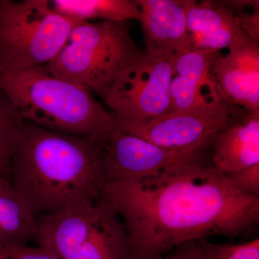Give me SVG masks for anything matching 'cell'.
Here are the masks:
<instances>
[{"mask_svg":"<svg viewBox=\"0 0 259 259\" xmlns=\"http://www.w3.org/2000/svg\"><path fill=\"white\" fill-rule=\"evenodd\" d=\"M100 196L123 223L128 259L160 258L211 236L233 238L259 220V198L237 190L209 159L109 182Z\"/></svg>","mask_w":259,"mask_h":259,"instance_id":"cell-1","label":"cell"},{"mask_svg":"<svg viewBox=\"0 0 259 259\" xmlns=\"http://www.w3.org/2000/svg\"><path fill=\"white\" fill-rule=\"evenodd\" d=\"M106 136H74L20 122L13 146L11 184L35 217L100 198L106 185Z\"/></svg>","mask_w":259,"mask_h":259,"instance_id":"cell-2","label":"cell"},{"mask_svg":"<svg viewBox=\"0 0 259 259\" xmlns=\"http://www.w3.org/2000/svg\"><path fill=\"white\" fill-rule=\"evenodd\" d=\"M0 90L22 121L61 134L106 136L115 123L93 93L51 73L45 66L0 67Z\"/></svg>","mask_w":259,"mask_h":259,"instance_id":"cell-3","label":"cell"},{"mask_svg":"<svg viewBox=\"0 0 259 259\" xmlns=\"http://www.w3.org/2000/svg\"><path fill=\"white\" fill-rule=\"evenodd\" d=\"M142 53L125 22L81 21L57 56L45 66L103 100L116 77Z\"/></svg>","mask_w":259,"mask_h":259,"instance_id":"cell-4","label":"cell"},{"mask_svg":"<svg viewBox=\"0 0 259 259\" xmlns=\"http://www.w3.org/2000/svg\"><path fill=\"white\" fill-rule=\"evenodd\" d=\"M36 220L37 245L62 259H128L123 223L101 196Z\"/></svg>","mask_w":259,"mask_h":259,"instance_id":"cell-5","label":"cell"},{"mask_svg":"<svg viewBox=\"0 0 259 259\" xmlns=\"http://www.w3.org/2000/svg\"><path fill=\"white\" fill-rule=\"evenodd\" d=\"M79 22L56 12L49 0H0V67L50 64Z\"/></svg>","mask_w":259,"mask_h":259,"instance_id":"cell-6","label":"cell"},{"mask_svg":"<svg viewBox=\"0 0 259 259\" xmlns=\"http://www.w3.org/2000/svg\"><path fill=\"white\" fill-rule=\"evenodd\" d=\"M175 56L143 50L112 83L103 101L122 118L147 120L171 111Z\"/></svg>","mask_w":259,"mask_h":259,"instance_id":"cell-7","label":"cell"},{"mask_svg":"<svg viewBox=\"0 0 259 259\" xmlns=\"http://www.w3.org/2000/svg\"><path fill=\"white\" fill-rule=\"evenodd\" d=\"M103 144V173L106 184L155 176L182 165L208 160L210 153V150L166 149L126 133L117 125L105 136Z\"/></svg>","mask_w":259,"mask_h":259,"instance_id":"cell-8","label":"cell"},{"mask_svg":"<svg viewBox=\"0 0 259 259\" xmlns=\"http://www.w3.org/2000/svg\"><path fill=\"white\" fill-rule=\"evenodd\" d=\"M215 53L191 48L175 56L170 112L233 118L248 112L231 105L221 95L212 70Z\"/></svg>","mask_w":259,"mask_h":259,"instance_id":"cell-9","label":"cell"},{"mask_svg":"<svg viewBox=\"0 0 259 259\" xmlns=\"http://www.w3.org/2000/svg\"><path fill=\"white\" fill-rule=\"evenodd\" d=\"M110 115L122 131L162 148L181 151H209L217 135L232 121L242 117H204L169 112L150 120H135L112 112Z\"/></svg>","mask_w":259,"mask_h":259,"instance_id":"cell-10","label":"cell"},{"mask_svg":"<svg viewBox=\"0 0 259 259\" xmlns=\"http://www.w3.org/2000/svg\"><path fill=\"white\" fill-rule=\"evenodd\" d=\"M222 56L214 54L212 70L223 98L247 111H259V41L246 34Z\"/></svg>","mask_w":259,"mask_h":259,"instance_id":"cell-11","label":"cell"},{"mask_svg":"<svg viewBox=\"0 0 259 259\" xmlns=\"http://www.w3.org/2000/svg\"><path fill=\"white\" fill-rule=\"evenodd\" d=\"M136 1L142 15L144 51L176 56L192 48L185 0Z\"/></svg>","mask_w":259,"mask_h":259,"instance_id":"cell-12","label":"cell"},{"mask_svg":"<svg viewBox=\"0 0 259 259\" xmlns=\"http://www.w3.org/2000/svg\"><path fill=\"white\" fill-rule=\"evenodd\" d=\"M212 166L225 176L259 164V111H248L232 121L210 148Z\"/></svg>","mask_w":259,"mask_h":259,"instance_id":"cell-13","label":"cell"},{"mask_svg":"<svg viewBox=\"0 0 259 259\" xmlns=\"http://www.w3.org/2000/svg\"><path fill=\"white\" fill-rule=\"evenodd\" d=\"M185 5L187 30L193 49L221 52L245 34L236 15L221 1L204 0L198 3L185 0Z\"/></svg>","mask_w":259,"mask_h":259,"instance_id":"cell-14","label":"cell"},{"mask_svg":"<svg viewBox=\"0 0 259 259\" xmlns=\"http://www.w3.org/2000/svg\"><path fill=\"white\" fill-rule=\"evenodd\" d=\"M37 233L35 214L12 184L0 178V248L28 245Z\"/></svg>","mask_w":259,"mask_h":259,"instance_id":"cell-15","label":"cell"},{"mask_svg":"<svg viewBox=\"0 0 259 259\" xmlns=\"http://www.w3.org/2000/svg\"><path fill=\"white\" fill-rule=\"evenodd\" d=\"M58 13L76 21L127 22L142 18L136 0H51Z\"/></svg>","mask_w":259,"mask_h":259,"instance_id":"cell-16","label":"cell"},{"mask_svg":"<svg viewBox=\"0 0 259 259\" xmlns=\"http://www.w3.org/2000/svg\"><path fill=\"white\" fill-rule=\"evenodd\" d=\"M21 122L13 104L0 90V178L10 183L15 136Z\"/></svg>","mask_w":259,"mask_h":259,"instance_id":"cell-17","label":"cell"},{"mask_svg":"<svg viewBox=\"0 0 259 259\" xmlns=\"http://www.w3.org/2000/svg\"><path fill=\"white\" fill-rule=\"evenodd\" d=\"M198 243L203 259H259L258 237L241 244H218L207 239Z\"/></svg>","mask_w":259,"mask_h":259,"instance_id":"cell-18","label":"cell"},{"mask_svg":"<svg viewBox=\"0 0 259 259\" xmlns=\"http://www.w3.org/2000/svg\"><path fill=\"white\" fill-rule=\"evenodd\" d=\"M226 177L237 190L259 198V164Z\"/></svg>","mask_w":259,"mask_h":259,"instance_id":"cell-19","label":"cell"},{"mask_svg":"<svg viewBox=\"0 0 259 259\" xmlns=\"http://www.w3.org/2000/svg\"><path fill=\"white\" fill-rule=\"evenodd\" d=\"M4 250L8 259H62L52 250L40 245H16Z\"/></svg>","mask_w":259,"mask_h":259,"instance_id":"cell-20","label":"cell"},{"mask_svg":"<svg viewBox=\"0 0 259 259\" xmlns=\"http://www.w3.org/2000/svg\"><path fill=\"white\" fill-rule=\"evenodd\" d=\"M234 15L242 30L248 36L259 41V10H254L252 13L244 10Z\"/></svg>","mask_w":259,"mask_h":259,"instance_id":"cell-21","label":"cell"},{"mask_svg":"<svg viewBox=\"0 0 259 259\" xmlns=\"http://www.w3.org/2000/svg\"><path fill=\"white\" fill-rule=\"evenodd\" d=\"M156 259H203L198 241H192L177 247L169 253Z\"/></svg>","mask_w":259,"mask_h":259,"instance_id":"cell-22","label":"cell"},{"mask_svg":"<svg viewBox=\"0 0 259 259\" xmlns=\"http://www.w3.org/2000/svg\"><path fill=\"white\" fill-rule=\"evenodd\" d=\"M0 259H8L7 258V255L6 253H5V250L1 248H0Z\"/></svg>","mask_w":259,"mask_h":259,"instance_id":"cell-23","label":"cell"}]
</instances>
